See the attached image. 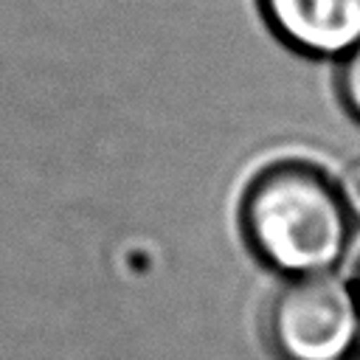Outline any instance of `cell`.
<instances>
[{
  "mask_svg": "<svg viewBox=\"0 0 360 360\" xmlns=\"http://www.w3.org/2000/svg\"><path fill=\"white\" fill-rule=\"evenodd\" d=\"M273 31L309 56H346L360 45V0H259Z\"/></svg>",
  "mask_w": 360,
  "mask_h": 360,
  "instance_id": "cell-3",
  "label": "cell"
},
{
  "mask_svg": "<svg viewBox=\"0 0 360 360\" xmlns=\"http://www.w3.org/2000/svg\"><path fill=\"white\" fill-rule=\"evenodd\" d=\"M338 84H340L343 104L349 107V112H352L354 118H360V45L346 53Z\"/></svg>",
  "mask_w": 360,
  "mask_h": 360,
  "instance_id": "cell-4",
  "label": "cell"
},
{
  "mask_svg": "<svg viewBox=\"0 0 360 360\" xmlns=\"http://www.w3.org/2000/svg\"><path fill=\"white\" fill-rule=\"evenodd\" d=\"M349 208L340 188L312 163L264 166L242 197V228L253 253L287 276L332 270L349 245Z\"/></svg>",
  "mask_w": 360,
  "mask_h": 360,
  "instance_id": "cell-1",
  "label": "cell"
},
{
  "mask_svg": "<svg viewBox=\"0 0 360 360\" xmlns=\"http://www.w3.org/2000/svg\"><path fill=\"white\" fill-rule=\"evenodd\" d=\"M267 329L281 360H346L360 338V298L329 273L295 276L273 295Z\"/></svg>",
  "mask_w": 360,
  "mask_h": 360,
  "instance_id": "cell-2",
  "label": "cell"
},
{
  "mask_svg": "<svg viewBox=\"0 0 360 360\" xmlns=\"http://www.w3.org/2000/svg\"><path fill=\"white\" fill-rule=\"evenodd\" d=\"M338 188H340V194H343V202H346L349 214L360 217V160H354V163L343 172Z\"/></svg>",
  "mask_w": 360,
  "mask_h": 360,
  "instance_id": "cell-5",
  "label": "cell"
},
{
  "mask_svg": "<svg viewBox=\"0 0 360 360\" xmlns=\"http://www.w3.org/2000/svg\"><path fill=\"white\" fill-rule=\"evenodd\" d=\"M354 292H357V298H360V264H357V273H354Z\"/></svg>",
  "mask_w": 360,
  "mask_h": 360,
  "instance_id": "cell-6",
  "label": "cell"
},
{
  "mask_svg": "<svg viewBox=\"0 0 360 360\" xmlns=\"http://www.w3.org/2000/svg\"><path fill=\"white\" fill-rule=\"evenodd\" d=\"M349 360H360V349H357V352H354V354H352Z\"/></svg>",
  "mask_w": 360,
  "mask_h": 360,
  "instance_id": "cell-7",
  "label": "cell"
}]
</instances>
